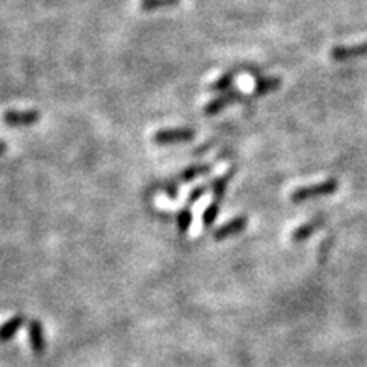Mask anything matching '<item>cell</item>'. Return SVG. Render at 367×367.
<instances>
[{
    "label": "cell",
    "instance_id": "obj_4",
    "mask_svg": "<svg viewBox=\"0 0 367 367\" xmlns=\"http://www.w3.org/2000/svg\"><path fill=\"white\" fill-rule=\"evenodd\" d=\"M330 55H332L333 62H350L364 58L367 57V41L361 44H354V46H335Z\"/></svg>",
    "mask_w": 367,
    "mask_h": 367
},
{
    "label": "cell",
    "instance_id": "obj_7",
    "mask_svg": "<svg viewBox=\"0 0 367 367\" xmlns=\"http://www.w3.org/2000/svg\"><path fill=\"white\" fill-rule=\"evenodd\" d=\"M28 333H29V344H31V348L36 352V354H41L44 350V332H43V325L39 323L38 320H31L28 323Z\"/></svg>",
    "mask_w": 367,
    "mask_h": 367
},
{
    "label": "cell",
    "instance_id": "obj_3",
    "mask_svg": "<svg viewBox=\"0 0 367 367\" xmlns=\"http://www.w3.org/2000/svg\"><path fill=\"white\" fill-rule=\"evenodd\" d=\"M196 136V131L191 128H169L160 129L153 135V142L157 144H172V143H182L191 142Z\"/></svg>",
    "mask_w": 367,
    "mask_h": 367
},
{
    "label": "cell",
    "instance_id": "obj_16",
    "mask_svg": "<svg viewBox=\"0 0 367 367\" xmlns=\"http://www.w3.org/2000/svg\"><path fill=\"white\" fill-rule=\"evenodd\" d=\"M176 223H177V229H179L182 235L184 233H187V229L191 228L192 225V213L189 207H184V209H180L179 213H177Z\"/></svg>",
    "mask_w": 367,
    "mask_h": 367
},
{
    "label": "cell",
    "instance_id": "obj_9",
    "mask_svg": "<svg viewBox=\"0 0 367 367\" xmlns=\"http://www.w3.org/2000/svg\"><path fill=\"white\" fill-rule=\"evenodd\" d=\"M22 325H24V317H21V314L12 317L10 320H7L6 323L0 325V342H9V340L19 332Z\"/></svg>",
    "mask_w": 367,
    "mask_h": 367
},
{
    "label": "cell",
    "instance_id": "obj_10",
    "mask_svg": "<svg viewBox=\"0 0 367 367\" xmlns=\"http://www.w3.org/2000/svg\"><path fill=\"white\" fill-rule=\"evenodd\" d=\"M279 77H258L257 82L254 85V95H265L269 92L277 91L281 87Z\"/></svg>",
    "mask_w": 367,
    "mask_h": 367
},
{
    "label": "cell",
    "instance_id": "obj_8",
    "mask_svg": "<svg viewBox=\"0 0 367 367\" xmlns=\"http://www.w3.org/2000/svg\"><path fill=\"white\" fill-rule=\"evenodd\" d=\"M325 223L323 218H317V220H311L308 221V223L301 225L299 228L294 229V233H292V242H303V240L310 238L313 233H317L318 228H321Z\"/></svg>",
    "mask_w": 367,
    "mask_h": 367
},
{
    "label": "cell",
    "instance_id": "obj_11",
    "mask_svg": "<svg viewBox=\"0 0 367 367\" xmlns=\"http://www.w3.org/2000/svg\"><path fill=\"white\" fill-rule=\"evenodd\" d=\"M233 176H235V170H229V172H226L225 176L218 177V179L213 180L211 189H213L214 201H221V198L225 196L226 189H228V184H229V180L233 179Z\"/></svg>",
    "mask_w": 367,
    "mask_h": 367
},
{
    "label": "cell",
    "instance_id": "obj_17",
    "mask_svg": "<svg viewBox=\"0 0 367 367\" xmlns=\"http://www.w3.org/2000/svg\"><path fill=\"white\" fill-rule=\"evenodd\" d=\"M207 192V189L204 187V185H199V187H196L194 191H191V194L187 196V204H194V203H198L199 199L203 198L204 194H206Z\"/></svg>",
    "mask_w": 367,
    "mask_h": 367
},
{
    "label": "cell",
    "instance_id": "obj_19",
    "mask_svg": "<svg viewBox=\"0 0 367 367\" xmlns=\"http://www.w3.org/2000/svg\"><path fill=\"white\" fill-rule=\"evenodd\" d=\"M6 150H7V144L0 142V155H2V153H6Z\"/></svg>",
    "mask_w": 367,
    "mask_h": 367
},
{
    "label": "cell",
    "instance_id": "obj_1",
    "mask_svg": "<svg viewBox=\"0 0 367 367\" xmlns=\"http://www.w3.org/2000/svg\"><path fill=\"white\" fill-rule=\"evenodd\" d=\"M337 189H339V180L328 179V180H323V182H320V184H313V185H306V187L294 189V191H292V194H291V201L292 203H301V201H308V199L321 198V196L335 194Z\"/></svg>",
    "mask_w": 367,
    "mask_h": 367
},
{
    "label": "cell",
    "instance_id": "obj_5",
    "mask_svg": "<svg viewBox=\"0 0 367 367\" xmlns=\"http://www.w3.org/2000/svg\"><path fill=\"white\" fill-rule=\"evenodd\" d=\"M242 99H243V94L240 91L228 92V94L220 95V97H216V99H213L211 102H207L206 107H204V114H207V116H214V114L221 113V111H223L226 106L242 101Z\"/></svg>",
    "mask_w": 367,
    "mask_h": 367
},
{
    "label": "cell",
    "instance_id": "obj_18",
    "mask_svg": "<svg viewBox=\"0 0 367 367\" xmlns=\"http://www.w3.org/2000/svg\"><path fill=\"white\" fill-rule=\"evenodd\" d=\"M163 192H165L169 198H177L179 196V187L177 185H163Z\"/></svg>",
    "mask_w": 367,
    "mask_h": 367
},
{
    "label": "cell",
    "instance_id": "obj_14",
    "mask_svg": "<svg viewBox=\"0 0 367 367\" xmlns=\"http://www.w3.org/2000/svg\"><path fill=\"white\" fill-rule=\"evenodd\" d=\"M180 0H142V2H140V9L150 12V10L165 9V7H173V6H177Z\"/></svg>",
    "mask_w": 367,
    "mask_h": 367
},
{
    "label": "cell",
    "instance_id": "obj_6",
    "mask_svg": "<svg viewBox=\"0 0 367 367\" xmlns=\"http://www.w3.org/2000/svg\"><path fill=\"white\" fill-rule=\"evenodd\" d=\"M248 226V218L247 216H238L235 218V220L228 221V223H225L223 226H220V228L214 232V240L216 242H221V240H226V238H232V236L238 235V233H242L245 228Z\"/></svg>",
    "mask_w": 367,
    "mask_h": 367
},
{
    "label": "cell",
    "instance_id": "obj_2",
    "mask_svg": "<svg viewBox=\"0 0 367 367\" xmlns=\"http://www.w3.org/2000/svg\"><path fill=\"white\" fill-rule=\"evenodd\" d=\"M41 120L39 111H6L2 114V121L9 128H26V126H35Z\"/></svg>",
    "mask_w": 367,
    "mask_h": 367
},
{
    "label": "cell",
    "instance_id": "obj_13",
    "mask_svg": "<svg viewBox=\"0 0 367 367\" xmlns=\"http://www.w3.org/2000/svg\"><path fill=\"white\" fill-rule=\"evenodd\" d=\"M238 73H240V70H236V72L225 73V75H221L220 79L214 80L213 84L209 85V88L213 92H223V91H226V88L232 87V84H233V82H235L236 75H238Z\"/></svg>",
    "mask_w": 367,
    "mask_h": 367
},
{
    "label": "cell",
    "instance_id": "obj_12",
    "mask_svg": "<svg viewBox=\"0 0 367 367\" xmlns=\"http://www.w3.org/2000/svg\"><path fill=\"white\" fill-rule=\"evenodd\" d=\"M211 172V165H192L187 167L182 173L179 176L180 182H191V180L198 179V177L204 176V173Z\"/></svg>",
    "mask_w": 367,
    "mask_h": 367
},
{
    "label": "cell",
    "instance_id": "obj_15",
    "mask_svg": "<svg viewBox=\"0 0 367 367\" xmlns=\"http://www.w3.org/2000/svg\"><path fill=\"white\" fill-rule=\"evenodd\" d=\"M218 214H220V201H213L204 209L203 225L206 226V228H209V226L218 220Z\"/></svg>",
    "mask_w": 367,
    "mask_h": 367
}]
</instances>
